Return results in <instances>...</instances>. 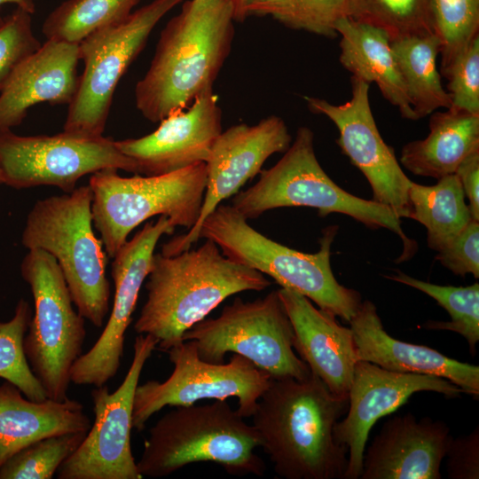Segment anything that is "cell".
Returning <instances> with one entry per match:
<instances>
[{
  "label": "cell",
  "instance_id": "4fadbf2b",
  "mask_svg": "<svg viewBox=\"0 0 479 479\" xmlns=\"http://www.w3.org/2000/svg\"><path fill=\"white\" fill-rule=\"evenodd\" d=\"M4 184L16 189L52 185L71 192L88 174L114 169L138 174L136 162L104 136L85 137L67 132L54 136L0 134Z\"/></svg>",
  "mask_w": 479,
  "mask_h": 479
},
{
  "label": "cell",
  "instance_id": "484cf974",
  "mask_svg": "<svg viewBox=\"0 0 479 479\" xmlns=\"http://www.w3.org/2000/svg\"><path fill=\"white\" fill-rule=\"evenodd\" d=\"M478 151L479 114L448 108L430 114L428 135L404 145L399 161L414 175L439 179Z\"/></svg>",
  "mask_w": 479,
  "mask_h": 479
},
{
  "label": "cell",
  "instance_id": "44dd1931",
  "mask_svg": "<svg viewBox=\"0 0 479 479\" xmlns=\"http://www.w3.org/2000/svg\"><path fill=\"white\" fill-rule=\"evenodd\" d=\"M278 292L293 326L294 350L333 394L348 397L357 362L351 328L295 291Z\"/></svg>",
  "mask_w": 479,
  "mask_h": 479
},
{
  "label": "cell",
  "instance_id": "d6a6232c",
  "mask_svg": "<svg viewBox=\"0 0 479 479\" xmlns=\"http://www.w3.org/2000/svg\"><path fill=\"white\" fill-rule=\"evenodd\" d=\"M32 315L29 303L20 299L13 317L0 321V378L15 385L28 399L43 401L47 398L46 393L33 373L23 348Z\"/></svg>",
  "mask_w": 479,
  "mask_h": 479
},
{
  "label": "cell",
  "instance_id": "836d02e7",
  "mask_svg": "<svg viewBox=\"0 0 479 479\" xmlns=\"http://www.w3.org/2000/svg\"><path fill=\"white\" fill-rule=\"evenodd\" d=\"M87 432H72L42 438L21 449L0 467V479H51L73 454Z\"/></svg>",
  "mask_w": 479,
  "mask_h": 479
},
{
  "label": "cell",
  "instance_id": "4316f807",
  "mask_svg": "<svg viewBox=\"0 0 479 479\" xmlns=\"http://www.w3.org/2000/svg\"><path fill=\"white\" fill-rule=\"evenodd\" d=\"M391 47L416 119L450 108V96L442 85L436 64L441 51L436 35L401 38L392 41Z\"/></svg>",
  "mask_w": 479,
  "mask_h": 479
},
{
  "label": "cell",
  "instance_id": "9a60e30c",
  "mask_svg": "<svg viewBox=\"0 0 479 479\" xmlns=\"http://www.w3.org/2000/svg\"><path fill=\"white\" fill-rule=\"evenodd\" d=\"M175 228L168 217L160 216L155 222L145 223L116 252L111 271L114 295L110 317L94 345L73 365L71 382L100 387L115 376L123 356L125 334L151 271L155 247L163 234L173 233Z\"/></svg>",
  "mask_w": 479,
  "mask_h": 479
},
{
  "label": "cell",
  "instance_id": "ffe728a7",
  "mask_svg": "<svg viewBox=\"0 0 479 479\" xmlns=\"http://www.w3.org/2000/svg\"><path fill=\"white\" fill-rule=\"evenodd\" d=\"M452 439L442 420L408 412L388 420L363 457L362 479H440Z\"/></svg>",
  "mask_w": 479,
  "mask_h": 479
},
{
  "label": "cell",
  "instance_id": "d6986e66",
  "mask_svg": "<svg viewBox=\"0 0 479 479\" xmlns=\"http://www.w3.org/2000/svg\"><path fill=\"white\" fill-rule=\"evenodd\" d=\"M221 132L222 111L216 95L210 90L187 108L161 121L150 134L115 144L136 162L138 174L156 176L206 162Z\"/></svg>",
  "mask_w": 479,
  "mask_h": 479
},
{
  "label": "cell",
  "instance_id": "3957f363",
  "mask_svg": "<svg viewBox=\"0 0 479 479\" xmlns=\"http://www.w3.org/2000/svg\"><path fill=\"white\" fill-rule=\"evenodd\" d=\"M147 278L146 301L134 330L153 336L163 351L182 342L187 330L228 297L271 284L258 271L226 257L210 240L174 255L154 254Z\"/></svg>",
  "mask_w": 479,
  "mask_h": 479
},
{
  "label": "cell",
  "instance_id": "9c48e42d",
  "mask_svg": "<svg viewBox=\"0 0 479 479\" xmlns=\"http://www.w3.org/2000/svg\"><path fill=\"white\" fill-rule=\"evenodd\" d=\"M20 271L34 299L23 342L25 356L47 398L63 401L67 398L72 366L82 355L85 318L74 309L62 271L49 253L28 250Z\"/></svg>",
  "mask_w": 479,
  "mask_h": 479
},
{
  "label": "cell",
  "instance_id": "8992f818",
  "mask_svg": "<svg viewBox=\"0 0 479 479\" xmlns=\"http://www.w3.org/2000/svg\"><path fill=\"white\" fill-rule=\"evenodd\" d=\"M90 185L37 200L27 216L22 245L41 249L59 264L77 311L100 327L109 310L106 256L93 231Z\"/></svg>",
  "mask_w": 479,
  "mask_h": 479
},
{
  "label": "cell",
  "instance_id": "8d00e7d4",
  "mask_svg": "<svg viewBox=\"0 0 479 479\" xmlns=\"http://www.w3.org/2000/svg\"><path fill=\"white\" fill-rule=\"evenodd\" d=\"M441 74L449 81L450 108L479 114V35Z\"/></svg>",
  "mask_w": 479,
  "mask_h": 479
},
{
  "label": "cell",
  "instance_id": "f35d334b",
  "mask_svg": "<svg viewBox=\"0 0 479 479\" xmlns=\"http://www.w3.org/2000/svg\"><path fill=\"white\" fill-rule=\"evenodd\" d=\"M446 470L452 479L479 478V428L469 435L452 437L445 457Z\"/></svg>",
  "mask_w": 479,
  "mask_h": 479
},
{
  "label": "cell",
  "instance_id": "cb8c5ba5",
  "mask_svg": "<svg viewBox=\"0 0 479 479\" xmlns=\"http://www.w3.org/2000/svg\"><path fill=\"white\" fill-rule=\"evenodd\" d=\"M83 405L74 399L33 401L12 383L0 385V467L27 445L47 436L88 432Z\"/></svg>",
  "mask_w": 479,
  "mask_h": 479
},
{
  "label": "cell",
  "instance_id": "e575fe53",
  "mask_svg": "<svg viewBox=\"0 0 479 479\" xmlns=\"http://www.w3.org/2000/svg\"><path fill=\"white\" fill-rule=\"evenodd\" d=\"M431 13L443 72L479 35V0H431Z\"/></svg>",
  "mask_w": 479,
  "mask_h": 479
},
{
  "label": "cell",
  "instance_id": "b9f144b4",
  "mask_svg": "<svg viewBox=\"0 0 479 479\" xmlns=\"http://www.w3.org/2000/svg\"><path fill=\"white\" fill-rule=\"evenodd\" d=\"M1 184H4V178H3V174H2L1 168H0V185Z\"/></svg>",
  "mask_w": 479,
  "mask_h": 479
},
{
  "label": "cell",
  "instance_id": "52a82bcc",
  "mask_svg": "<svg viewBox=\"0 0 479 479\" xmlns=\"http://www.w3.org/2000/svg\"><path fill=\"white\" fill-rule=\"evenodd\" d=\"M231 206L247 220L284 207L313 208L320 217L340 213L368 228L396 233L404 242L405 255H412L415 248L390 208L355 196L328 177L316 157L314 133L306 126L298 128L294 140L274 166L261 170L254 185L234 195Z\"/></svg>",
  "mask_w": 479,
  "mask_h": 479
},
{
  "label": "cell",
  "instance_id": "1f68e13d",
  "mask_svg": "<svg viewBox=\"0 0 479 479\" xmlns=\"http://www.w3.org/2000/svg\"><path fill=\"white\" fill-rule=\"evenodd\" d=\"M346 14L383 30L390 42L434 34L431 0H347Z\"/></svg>",
  "mask_w": 479,
  "mask_h": 479
},
{
  "label": "cell",
  "instance_id": "7402d4cb",
  "mask_svg": "<svg viewBox=\"0 0 479 479\" xmlns=\"http://www.w3.org/2000/svg\"><path fill=\"white\" fill-rule=\"evenodd\" d=\"M357 361L389 371L429 374L444 378L464 393L479 397V367L451 358L433 348L393 338L384 329L376 306L361 302L350 319Z\"/></svg>",
  "mask_w": 479,
  "mask_h": 479
},
{
  "label": "cell",
  "instance_id": "6da1fadb",
  "mask_svg": "<svg viewBox=\"0 0 479 479\" xmlns=\"http://www.w3.org/2000/svg\"><path fill=\"white\" fill-rule=\"evenodd\" d=\"M348 397L333 394L315 374L271 379L253 415L260 447L286 479H344L348 449L334 428Z\"/></svg>",
  "mask_w": 479,
  "mask_h": 479
},
{
  "label": "cell",
  "instance_id": "d590c367",
  "mask_svg": "<svg viewBox=\"0 0 479 479\" xmlns=\"http://www.w3.org/2000/svg\"><path fill=\"white\" fill-rule=\"evenodd\" d=\"M31 15L17 7L0 16V91L13 72L42 46L34 35Z\"/></svg>",
  "mask_w": 479,
  "mask_h": 479
},
{
  "label": "cell",
  "instance_id": "5b68a950",
  "mask_svg": "<svg viewBox=\"0 0 479 479\" xmlns=\"http://www.w3.org/2000/svg\"><path fill=\"white\" fill-rule=\"evenodd\" d=\"M175 407L149 430L137 461L143 477H164L196 462L216 463L234 475H263L255 428L225 400Z\"/></svg>",
  "mask_w": 479,
  "mask_h": 479
},
{
  "label": "cell",
  "instance_id": "7c38bea8",
  "mask_svg": "<svg viewBox=\"0 0 479 479\" xmlns=\"http://www.w3.org/2000/svg\"><path fill=\"white\" fill-rule=\"evenodd\" d=\"M166 352L174 365L169 377L164 381H148L136 389L132 425L137 431L165 406L191 405L202 399L235 397L239 414L251 417L271 379L238 354H232L227 363L205 361L192 341L182 342Z\"/></svg>",
  "mask_w": 479,
  "mask_h": 479
},
{
  "label": "cell",
  "instance_id": "ab89813d",
  "mask_svg": "<svg viewBox=\"0 0 479 479\" xmlns=\"http://www.w3.org/2000/svg\"><path fill=\"white\" fill-rule=\"evenodd\" d=\"M465 196L468 199V208L472 218L479 221V151L469 155L456 170Z\"/></svg>",
  "mask_w": 479,
  "mask_h": 479
},
{
  "label": "cell",
  "instance_id": "8fae6325",
  "mask_svg": "<svg viewBox=\"0 0 479 479\" xmlns=\"http://www.w3.org/2000/svg\"><path fill=\"white\" fill-rule=\"evenodd\" d=\"M183 0H153L121 22L98 29L79 43L84 70L68 105L63 131L103 136L121 77L145 47L157 23Z\"/></svg>",
  "mask_w": 479,
  "mask_h": 479
},
{
  "label": "cell",
  "instance_id": "83f0119b",
  "mask_svg": "<svg viewBox=\"0 0 479 479\" xmlns=\"http://www.w3.org/2000/svg\"><path fill=\"white\" fill-rule=\"evenodd\" d=\"M408 198L410 218L425 226L428 246L435 251L448 245L473 219L456 173L430 186L411 181Z\"/></svg>",
  "mask_w": 479,
  "mask_h": 479
},
{
  "label": "cell",
  "instance_id": "30bf717a",
  "mask_svg": "<svg viewBox=\"0 0 479 479\" xmlns=\"http://www.w3.org/2000/svg\"><path fill=\"white\" fill-rule=\"evenodd\" d=\"M185 341H192L208 362L223 363L232 352L272 379L303 380L311 374L294 352L293 326L278 290L251 302L236 297L218 317L205 318L187 330Z\"/></svg>",
  "mask_w": 479,
  "mask_h": 479
},
{
  "label": "cell",
  "instance_id": "ba28073f",
  "mask_svg": "<svg viewBox=\"0 0 479 479\" xmlns=\"http://www.w3.org/2000/svg\"><path fill=\"white\" fill-rule=\"evenodd\" d=\"M206 184L205 162L156 176L123 177L114 169L91 174L93 226L106 253L113 258L129 234L155 216L190 230L200 216Z\"/></svg>",
  "mask_w": 479,
  "mask_h": 479
},
{
  "label": "cell",
  "instance_id": "7bdbcfd3",
  "mask_svg": "<svg viewBox=\"0 0 479 479\" xmlns=\"http://www.w3.org/2000/svg\"><path fill=\"white\" fill-rule=\"evenodd\" d=\"M233 2H234V4H235V9H236V7L239 4V3L240 2V0H233Z\"/></svg>",
  "mask_w": 479,
  "mask_h": 479
},
{
  "label": "cell",
  "instance_id": "5bb4252c",
  "mask_svg": "<svg viewBox=\"0 0 479 479\" xmlns=\"http://www.w3.org/2000/svg\"><path fill=\"white\" fill-rule=\"evenodd\" d=\"M157 341L138 334L133 358L121 385L110 392L106 385L91 391L94 422L76 451L57 471L59 479H142L132 454L130 433L136 389Z\"/></svg>",
  "mask_w": 479,
  "mask_h": 479
},
{
  "label": "cell",
  "instance_id": "f1b7e54d",
  "mask_svg": "<svg viewBox=\"0 0 479 479\" xmlns=\"http://www.w3.org/2000/svg\"><path fill=\"white\" fill-rule=\"evenodd\" d=\"M346 10L347 0H240L235 20L270 16L288 28L334 38L336 23L347 17Z\"/></svg>",
  "mask_w": 479,
  "mask_h": 479
},
{
  "label": "cell",
  "instance_id": "2e32d148",
  "mask_svg": "<svg viewBox=\"0 0 479 479\" xmlns=\"http://www.w3.org/2000/svg\"><path fill=\"white\" fill-rule=\"evenodd\" d=\"M351 98L341 105L304 96L308 108L329 118L339 131L336 143L350 162L367 179L373 200L390 208L399 217L410 218L411 181L377 128L370 106V84L351 76Z\"/></svg>",
  "mask_w": 479,
  "mask_h": 479
},
{
  "label": "cell",
  "instance_id": "f546056e",
  "mask_svg": "<svg viewBox=\"0 0 479 479\" xmlns=\"http://www.w3.org/2000/svg\"><path fill=\"white\" fill-rule=\"evenodd\" d=\"M141 0H67L44 20L47 40L79 43L87 35L128 18Z\"/></svg>",
  "mask_w": 479,
  "mask_h": 479
},
{
  "label": "cell",
  "instance_id": "7a4b0ae2",
  "mask_svg": "<svg viewBox=\"0 0 479 479\" xmlns=\"http://www.w3.org/2000/svg\"><path fill=\"white\" fill-rule=\"evenodd\" d=\"M233 0H188L161 30L150 67L135 88L136 106L152 122L213 90L232 50Z\"/></svg>",
  "mask_w": 479,
  "mask_h": 479
},
{
  "label": "cell",
  "instance_id": "d4e9b609",
  "mask_svg": "<svg viewBox=\"0 0 479 479\" xmlns=\"http://www.w3.org/2000/svg\"><path fill=\"white\" fill-rule=\"evenodd\" d=\"M340 35V63L355 76L375 83L402 117L417 120L388 35L373 26L343 17L335 26Z\"/></svg>",
  "mask_w": 479,
  "mask_h": 479
},
{
  "label": "cell",
  "instance_id": "603a6c76",
  "mask_svg": "<svg viewBox=\"0 0 479 479\" xmlns=\"http://www.w3.org/2000/svg\"><path fill=\"white\" fill-rule=\"evenodd\" d=\"M79 43L47 40L0 91V134L19 126L39 103L69 105L79 85Z\"/></svg>",
  "mask_w": 479,
  "mask_h": 479
},
{
  "label": "cell",
  "instance_id": "ac0fdd59",
  "mask_svg": "<svg viewBox=\"0 0 479 479\" xmlns=\"http://www.w3.org/2000/svg\"><path fill=\"white\" fill-rule=\"evenodd\" d=\"M420 391L437 392L448 397L464 393L442 377L392 372L366 361L356 363L348 393L347 415L334 428L335 440L348 449L344 479L360 477L365 444L374 423Z\"/></svg>",
  "mask_w": 479,
  "mask_h": 479
},
{
  "label": "cell",
  "instance_id": "e0dca14e",
  "mask_svg": "<svg viewBox=\"0 0 479 479\" xmlns=\"http://www.w3.org/2000/svg\"><path fill=\"white\" fill-rule=\"evenodd\" d=\"M291 143L286 122L277 115L267 116L255 124L238 123L222 130L205 162L207 184L197 222L187 233L165 243L161 253L174 255L190 249L200 239L205 218L260 173L270 156L285 153Z\"/></svg>",
  "mask_w": 479,
  "mask_h": 479
},
{
  "label": "cell",
  "instance_id": "4dcf8cb0",
  "mask_svg": "<svg viewBox=\"0 0 479 479\" xmlns=\"http://www.w3.org/2000/svg\"><path fill=\"white\" fill-rule=\"evenodd\" d=\"M386 279L413 287L436 301L449 313L450 321L428 320L423 326L447 330L463 336L472 356L479 342V284L467 287L441 286L412 278L400 271Z\"/></svg>",
  "mask_w": 479,
  "mask_h": 479
},
{
  "label": "cell",
  "instance_id": "74e56055",
  "mask_svg": "<svg viewBox=\"0 0 479 479\" xmlns=\"http://www.w3.org/2000/svg\"><path fill=\"white\" fill-rule=\"evenodd\" d=\"M436 259L453 274L479 278V221L472 219L444 247Z\"/></svg>",
  "mask_w": 479,
  "mask_h": 479
},
{
  "label": "cell",
  "instance_id": "277c9868",
  "mask_svg": "<svg viewBox=\"0 0 479 479\" xmlns=\"http://www.w3.org/2000/svg\"><path fill=\"white\" fill-rule=\"evenodd\" d=\"M337 231L336 225L326 227L318 251L303 253L267 238L231 205L221 203L205 218L199 236L213 240L229 259L271 277L282 288L349 322L362 298L357 290L340 284L332 271L331 247Z\"/></svg>",
  "mask_w": 479,
  "mask_h": 479
},
{
  "label": "cell",
  "instance_id": "60d3db41",
  "mask_svg": "<svg viewBox=\"0 0 479 479\" xmlns=\"http://www.w3.org/2000/svg\"><path fill=\"white\" fill-rule=\"evenodd\" d=\"M5 4H14L17 7H20L32 14L35 10L34 0H0V5Z\"/></svg>",
  "mask_w": 479,
  "mask_h": 479
}]
</instances>
